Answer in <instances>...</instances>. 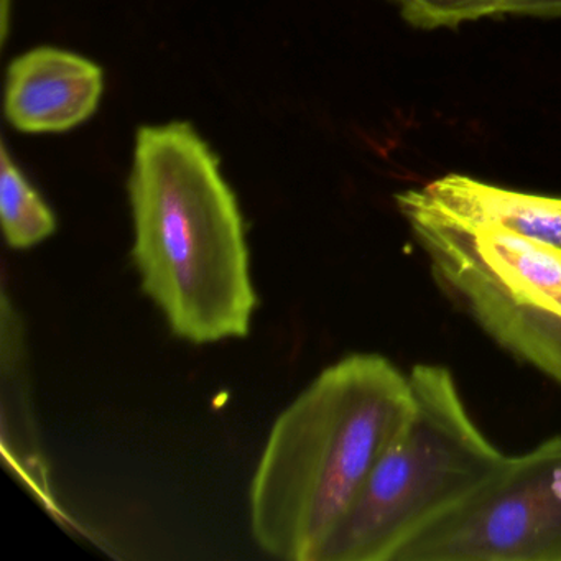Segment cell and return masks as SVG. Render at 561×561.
<instances>
[{"label": "cell", "mask_w": 561, "mask_h": 561, "mask_svg": "<svg viewBox=\"0 0 561 561\" xmlns=\"http://www.w3.org/2000/svg\"><path fill=\"white\" fill-rule=\"evenodd\" d=\"M403 18L419 28L458 27L465 22L501 15L499 0H393Z\"/></svg>", "instance_id": "cell-9"}, {"label": "cell", "mask_w": 561, "mask_h": 561, "mask_svg": "<svg viewBox=\"0 0 561 561\" xmlns=\"http://www.w3.org/2000/svg\"><path fill=\"white\" fill-rule=\"evenodd\" d=\"M420 192L453 218L469 225L497 226L561 249V198L514 192L458 173L435 180Z\"/></svg>", "instance_id": "cell-7"}, {"label": "cell", "mask_w": 561, "mask_h": 561, "mask_svg": "<svg viewBox=\"0 0 561 561\" xmlns=\"http://www.w3.org/2000/svg\"><path fill=\"white\" fill-rule=\"evenodd\" d=\"M415 409L380 456L314 561H393L468 501L504 462L469 415L448 367L416 364Z\"/></svg>", "instance_id": "cell-3"}, {"label": "cell", "mask_w": 561, "mask_h": 561, "mask_svg": "<svg viewBox=\"0 0 561 561\" xmlns=\"http://www.w3.org/2000/svg\"><path fill=\"white\" fill-rule=\"evenodd\" d=\"M103 91V70L93 61L61 48H34L9 67L5 116L21 133H65L93 116Z\"/></svg>", "instance_id": "cell-6"}, {"label": "cell", "mask_w": 561, "mask_h": 561, "mask_svg": "<svg viewBox=\"0 0 561 561\" xmlns=\"http://www.w3.org/2000/svg\"><path fill=\"white\" fill-rule=\"evenodd\" d=\"M502 14L561 18V0H499Z\"/></svg>", "instance_id": "cell-10"}, {"label": "cell", "mask_w": 561, "mask_h": 561, "mask_svg": "<svg viewBox=\"0 0 561 561\" xmlns=\"http://www.w3.org/2000/svg\"><path fill=\"white\" fill-rule=\"evenodd\" d=\"M129 198L134 264L173 333L195 344L248 336L257 295L241 209L190 124L139 129Z\"/></svg>", "instance_id": "cell-1"}, {"label": "cell", "mask_w": 561, "mask_h": 561, "mask_svg": "<svg viewBox=\"0 0 561 561\" xmlns=\"http://www.w3.org/2000/svg\"><path fill=\"white\" fill-rule=\"evenodd\" d=\"M0 218L9 248L19 251L41 244L57 229L50 206L15 165L5 146L0 157Z\"/></svg>", "instance_id": "cell-8"}, {"label": "cell", "mask_w": 561, "mask_h": 561, "mask_svg": "<svg viewBox=\"0 0 561 561\" xmlns=\"http://www.w3.org/2000/svg\"><path fill=\"white\" fill-rule=\"evenodd\" d=\"M396 202L442 294L505 353L561 387V249L453 218L420 190Z\"/></svg>", "instance_id": "cell-4"}, {"label": "cell", "mask_w": 561, "mask_h": 561, "mask_svg": "<svg viewBox=\"0 0 561 561\" xmlns=\"http://www.w3.org/2000/svg\"><path fill=\"white\" fill-rule=\"evenodd\" d=\"M415 409L410 377L357 353L327 367L272 426L251 488L252 535L265 553L314 561Z\"/></svg>", "instance_id": "cell-2"}, {"label": "cell", "mask_w": 561, "mask_h": 561, "mask_svg": "<svg viewBox=\"0 0 561 561\" xmlns=\"http://www.w3.org/2000/svg\"><path fill=\"white\" fill-rule=\"evenodd\" d=\"M393 561H561V436L505 456L485 484Z\"/></svg>", "instance_id": "cell-5"}]
</instances>
